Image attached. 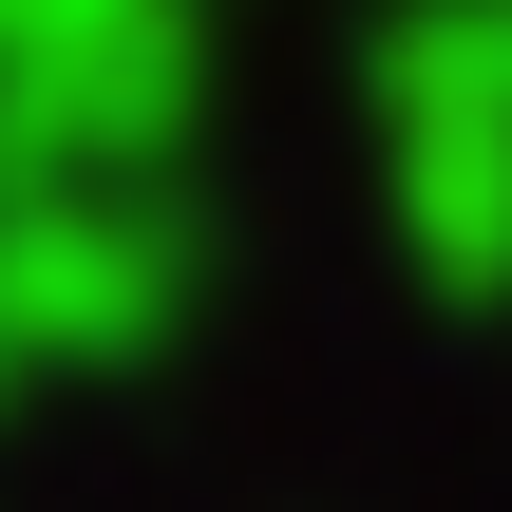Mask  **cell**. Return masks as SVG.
I'll list each match as a JSON object with an SVG mask.
<instances>
[{"mask_svg":"<svg viewBox=\"0 0 512 512\" xmlns=\"http://www.w3.org/2000/svg\"><path fill=\"white\" fill-rule=\"evenodd\" d=\"M190 209L152 190H0V342L19 361H152L190 323Z\"/></svg>","mask_w":512,"mask_h":512,"instance_id":"2","label":"cell"},{"mask_svg":"<svg viewBox=\"0 0 512 512\" xmlns=\"http://www.w3.org/2000/svg\"><path fill=\"white\" fill-rule=\"evenodd\" d=\"M380 190L437 304H512V95H418L380 114Z\"/></svg>","mask_w":512,"mask_h":512,"instance_id":"3","label":"cell"},{"mask_svg":"<svg viewBox=\"0 0 512 512\" xmlns=\"http://www.w3.org/2000/svg\"><path fill=\"white\" fill-rule=\"evenodd\" d=\"M494 19H512V0H494Z\"/></svg>","mask_w":512,"mask_h":512,"instance_id":"5","label":"cell"},{"mask_svg":"<svg viewBox=\"0 0 512 512\" xmlns=\"http://www.w3.org/2000/svg\"><path fill=\"white\" fill-rule=\"evenodd\" d=\"M19 380H38V361H19V342H0V399H19Z\"/></svg>","mask_w":512,"mask_h":512,"instance_id":"4","label":"cell"},{"mask_svg":"<svg viewBox=\"0 0 512 512\" xmlns=\"http://www.w3.org/2000/svg\"><path fill=\"white\" fill-rule=\"evenodd\" d=\"M209 114L190 0H0V190H152Z\"/></svg>","mask_w":512,"mask_h":512,"instance_id":"1","label":"cell"}]
</instances>
